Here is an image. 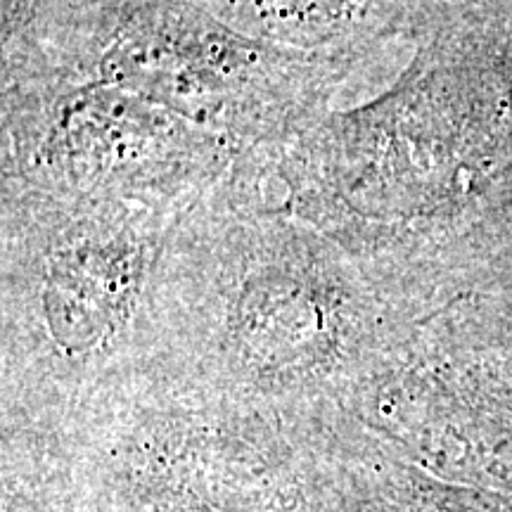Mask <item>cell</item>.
<instances>
[{
    "mask_svg": "<svg viewBox=\"0 0 512 512\" xmlns=\"http://www.w3.org/2000/svg\"><path fill=\"white\" fill-rule=\"evenodd\" d=\"M126 285V268L117 256L100 249H83L64 256L53 271L50 316L67 335H93L119 309Z\"/></svg>",
    "mask_w": 512,
    "mask_h": 512,
    "instance_id": "1",
    "label": "cell"
}]
</instances>
